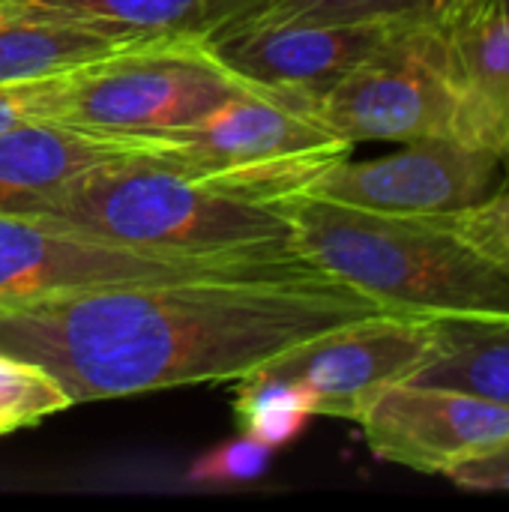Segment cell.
<instances>
[{"label":"cell","instance_id":"ac0fdd59","mask_svg":"<svg viewBox=\"0 0 509 512\" xmlns=\"http://www.w3.org/2000/svg\"><path fill=\"white\" fill-rule=\"evenodd\" d=\"M237 381L240 387H237L234 408H237L243 435L267 447H279L291 441L303 429V423L312 417L306 399L288 381H279L258 369H252L249 375Z\"/></svg>","mask_w":509,"mask_h":512},{"label":"cell","instance_id":"9c48e42d","mask_svg":"<svg viewBox=\"0 0 509 512\" xmlns=\"http://www.w3.org/2000/svg\"><path fill=\"white\" fill-rule=\"evenodd\" d=\"M501 156L453 138H423L378 159L333 162L306 195L372 213H456L498 192Z\"/></svg>","mask_w":509,"mask_h":512},{"label":"cell","instance_id":"30bf717a","mask_svg":"<svg viewBox=\"0 0 509 512\" xmlns=\"http://www.w3.org/2000/svg\"><path fill=\"white\" fill-rule=\"evenodd\" d=\"M417 24L393 21H234L204 36L213 57L243 81L291 96L315 108V102L360 60Z\"/></svg>","mask_w":509,"mask_h":512},{"label":"cell","instance_id":"52a82bcc","mask_svg":"<svg viewBox=\"0 0 509 512\" xmlns=\"http://www.w3.org/2000/svg\"><path fill=\"white\" fill-rule=\"evenodd\" d=\"M297 258H303L297 249L165 255L69 231L42 216L0 213V303H21L120 282H162L210 273L264 270Z\"/></svg>","mask_w":509,"mask_h":512},{"label":"cell","instance_id":"5bb4252c","mask_svg":"<svg viewBox=\"0 0 509 512\" xmlns=\"http://www.w3.org/2000/svg\"><path fill=\"white\" fill-rule=\"evenodd\" d=\"M468 111V141L509 171V18L462 9L441 21Z\"/></svg>","mask_w":509,"mask_h":512},{"label":"cell","instance_id":"3957f363","mask_svg":"<svg viewBox=\"0 0 509 512\" xmlns=\"http://www.w3.org/2000/svg\"><path fill=\"white\" fill-rule=\"evenodd\" d=\"M24 216L165 255L297 249L279 204L207 189L144 150L93 165Z\"/></svg>","mask_w":509,"mask_h":512},{"label":"cell","instance_id":"44dd1931","mask_svg":"<svg viewBox=\"0 0 509 512\" xmlns=\"http://www.w3.org/2000/svg\"><path fill=\"white\" fill-rule=\"evenodd\" d=\"M273 447L243 435L237 444L222 447L216 453H210L207 459H201L192 471V477L198 480H249L255 474L264 471V465L270 462Z\"/></svg>","mask_w":509,"mask_h":512},{"label":"cell","instance_id":"2e32d148","mask_svg":"<svg viewBox=\"0 0 509 512\" xmlns=\"http://www.w3.org/2000/svg\"><path fill=\"white\" fill-rule=\"evenodd\" d=\"M129 42L204 36V0H39Z\"/></svg>","mask_w":509,"mask_h":512},{"label":"cell","instance_id":"9a60e30c","mask_svg":"<svg viewBox=\"0 0 509 512\" xmlns=\"http://www.w3.org/2000/svg\"><path fill=\"white\" fill-rule=\"evenodd\" d=\"M417 384L453 387L509 408L507 321H438V342Z\"/></svg>","mask_w":509,"mask_h":512},{"label":"cell","instance_id":"7402d4cb","mask_svg":"<svg viewBox=\"0 0 509 512\" xmlns=\"http://www.w3.org/2000/svg\"><path fill=\"white\" fill-rule=\"evenodd\" d=\"M447 480L471 492H509V441L462 462L447 474Z\"/></svg>","mask_w":509,"mask_h":512},{"label":"cell","instance_id":"6da1fadb","mask_svg":"<svg viewBox=\"0 0 509 512\" xmlns=\"http://www.w3.org/2000/svg\"><path fill=\"white\" fill-rule=\"evenodd\" d=\"M381 312L357 288L297 258L0 303V354L42 366L81 405L237 381L312 336Z\"/></svg>","mask_w":509,"mask_h":512},{"label":"cell","instance_id":"cb8c5ba5","mask_svg":"<svg viewBox=\"0 0 509 512\" xmlns=\"http://www.w3.org/2000/svg\"><path fill=\"white\" fill-rule=\"evenodd\" d=\"M483 210L492 219V225L501 231V237L509 243V183L507 189H498L489 201H483Z\"/></svg>","mask_w":509,"mask_h":512},{"label":"cell","instance_id":"5b68a950","mask_svg":"<svg viewBox=\"0 0 509 512\" xmlns=\"http://www.w3.org/2000/svg\"><path fill=\"white\" fill-rule=\"evenodd\" d=\"M246 93L267 90L225 69L204 36L150 39L69 69L54 123L141 141L186 129Z\"/></svg>","mask_w":509,"mask_h":512},{"label":"cell","instance_id":"d6986e66","mask_svg":"<svg viewBox=\"0 0 509 512\" xmlns=\"http://www.w3.org/2000/svg\"><path fill=\"white\" fill-rule=\"evenodd\" d=\"M66 408L72 399L57 378L30 360L0 354V435L36 426Z\"/></svg>","mask_w":509,"mask_h":512},{"label":"cell","instance_id":"7a4b0ae2","mask_svg":"<svg viewBox=\"0 0 509 512\" xmlns=\"http://www.w3.org/2000/svg\"><path fill=\"white\" fill-rule=\"evenodd\" d=\"M279 207L297 252L384 312L426 321L509 318V243L483 204L402 216L303 192Z\"/></svg>","mask_w":509,"mask_h":512},{"label":"cell","instance_id":"e0dca14e","mask_svg":"<svg viewBox=\"0 0 509 512\" xmlns=\"http://www.w3.org/2000/svg\"><path fill=\"white\" fill-rule=\"evenodd\" d=\"M471 0H267L240 21H393V24H441L462 12ZM234 24V21H231Z\"/></svg>","mask_w":509,"mask_h":512},{"label":"cell","instance_id":"ffe728a7","mask_svg":"<svg viewBox=\"0 0 509 512\" xmlns=\"http://www.w3.org/2000/svg\"><path fill=\"white\" fill-rule=\"evenodd\" d=\"M63 78L66 72L36 81L0 84V132L27 123H54L63 93Z\"/></svg>","mask_w":509,"mask_h":512},{"label":"cell","instance_id":"d4e9b609","mask_svg":"<svg viewBox=\"0 0 509 512\" xmlns=\"http://www.w3.org/2000/svg\"><path fill=\"white\" fill-rule=\"evenodd\" d=\"M465 9H480V12H492V15L509 18V0H471Z\"/></svg>","mask_w":509,"mask_h":512},{"label":"cell","instance_id":"4fadbf2b","mask_svg":"<svg viewBox=\"0 0 509 512\" xmlns=\"http://www.w3.org/2000/svg\"><path fill=\"white\" fill-rule=\"evenodd\" d=\"M138 42L39 0H0V84L81 69Z\"/></svg>","mask_w":509,"mask_h":512},{"label":"cell","instance_id":"7c38bea8","mask_svg":"<svg viewBox=\"0 0 509 512\" xmlns=\"http://www.w3.org/2000/svg\"><path fill=\"white\" fill-rule=\"evenodd\" d=\"M138 141L105 138L66 123L0 132V213H27L93 165L138 153Z\"/></svg>","mask_w":509,"mask_h":512},{"label":"cell","instance_id":"8fae6325","mask_svg":"<svg viewBox=\"0 0 509 512\" xmlns=\"http://www.w3.org/2000/svg\"><path fill=\"white\" fill-rule=\"evenodd\" d=\"M369 450L417 474H450L509 441V408L417 381L390 384L360 414Z\"/></svg>","mask_w":509,"mask_h":512},{"label":"cell","instance_id":"277c9868","mask_svg":"<svg viewBox=\"0 0 509 512\" xmlns=\"http://www.w3.org/2000/svg\"><path fill=\"white\" fill-rule=\"evenodd\" d=\"M138 147L207 189L258 204L303 195L354 144L339 138L312 105L276 93H246L204 120Z\"/></svg>","mask_w":509,"mask_h":512},{"label":"cell","instance_id":"603a6c76","mask_svg":"<svg viewBox=\"0 0 509 512\" xmlns=\"http://www.w3.org/2000/svg\"><path fill=\"white\" fill-rule=\"evenodd\" d=\"M261 3H267V0H204V36L210 33V30H219V27H225V24H231V21H240V18H246L249 12H255Z\"/></svg>","mask_w":509,"mask_h":512},{"label":"cell","instance_id":"8992f818","mask_svg":"<svg viewBox=\"0 0 509 512\" xmlns=\"http://www.w3.org/2000/svg\"><path fill=\"white\" fill-rule=\"evenodd\" d=\"M315 114L348 144L423 138L468 141V111L441 24L396 33L318 102Z\"/></svg>","mask_w":509,"mask_h":512},{"label":"cell","instance_id":"ba28073f","mask_svg":"<svg viewBox=\"0 0 509 512\" xmlns=\"http://www.w3.org/2000/svg\"><path fill=\"white\" fill-rule=\"evenodd\" d=\"M438 342V321L381 312L342 324L282 351L258 372L288 381L312 417L357 423L366 405L390 384L411 381Z\"/></svg>","mask_w":509,"mask_h":512}]
</instances>
